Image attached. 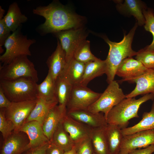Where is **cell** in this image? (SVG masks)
<instances>
[{"label":"cell","instance_id":"obj_1","mask_svg":"<svg viewBox=\"0 0 154 154\" xmlns=\"http://www.w3.org/2000/svg\"><path fill=\"white\" fill-rule=\"evenodd\" d=\"M33 13L43 17L44 23L39 27L43 34L54 33L80 27L84 17L75 14L65 6L54 1L46 6L34 9Z\"/></svg>","mask_w":154,"mask_h":154},{"label":"cell","instance_id":"obj_2","mask_svg":"<svg viewBox=\"0 0 154 154\" xmlns=\"http://www.w3.org/2000/svg\"><path fill=\"white\" fill-rule=\"evenodd\" d=\"M137 25L136 23L129 33L125 34L123 39L119 42H112L104 37L109 46L108 54L105 60L106 66L105 74L108 84L114 80L117 70L121 62L125 58L137 54V52L132 49L131 44Z\"/></svg>","mask_w":154,"mask_h":154},{"label":"cell","instance_id":"obj_3","mask_svg":"<svg viewBox=\"0 0 154 154\" xmlns=\"http://www.w3.org/2000/svg\"><path fill=\"white\" fill-rule=\"evenodd\" d=\"M154 99V93L145 94L137 99L126 98L109 112L106 118L107 124L116 125L121 129L127 127L130 119L139 117L138 112L141 105Z\"/></svg>","mask_w":154,"mask_h":154},{"label":"cell","instance_id":"obj_4","mask_svg":"<svg viewBox=\"0 0 154 154\" xmlns=\"http://www.w3.org/2000/svg\"><path fill=\"white\" fill-rule=\"evenodd\" d=\"M37 85L36 82L27 77L9 81L0 80V87L11 102L37 99Z\"/></svg>","mask_w":154,"mask_h":154},{"label":"cell","instance_id":"obj_5","mask_svg":"<svg viewBox=\"0 0 154 154\" xmlns=\"http://www.w3.org/2000/svg\"><path fill=\"white\" fill-rule=\"evenodd\" d=\"M20 26L11 34L6 40L5 53L0 56L2 65L7 64L15 58L22 56H31L30 46L36 42L35 40L28 39L23 35Z\"/></svg>","mask_w":154,"mask_h":154},{"label":"cell","instance_id":"obj_6","mask_svg":"<svg viewBox=\"0 0 154 154\" xmlns=\"http://www.w3.org/2000/svg\"><path fill=\"white\" fill-rule=\"evenodd\" d=\"M23 77L30 78L37 82L38 81L37 72L27 56L18 57L9 64L0 66V80H12Z\"/></svg>","mask_w":154,"mask_h":154},{"label":"cell","instance_id":"obj_7","mask_svg":"<svg viewBox=\"0 0 154 154\" xmlns=\"http://www.w3.org/2000/svg\"><path fill=\"white\" fill-rule=\"evenodd\" d=\"M125 98L126 95L118 83L114 80L109 84L104 92L87 110L94 113L102 112L106 119L112 109Z\"/></svg>","mask_w":154,"mask_h":154},{"label":"cell","instance_id":"obj_8","mask_svg":"<svg viewBox=\"0 0 154 154\" xmlns=\"http://www.w3.org/2000/svg\"><path fill=\"white\" fill-rule=\"evenodd\" d=\"M101 94L87 86L80 85L73 86L66 106L67 111L87 110Z\"/></svg>","mask_w":154,"mask_h":154},{"label":"cell","instance_id":"obj_9","mask_svg":"<svg viewBox=\"0 0 154 154\" xmlns=\"http://www.w3.org/2000/svg\"><path fill=\"white\" fill-rule=\"evenodd\" d=\"M37 100L11 102L8 107L4 108L6 117L14 124V131H19L35 107Z\"/></svg>","mask_w":154,"mask_h":154},{"label":"cell","instance_id":"obj_10","mask_svg":"<svg viewBox=\"0 0 154 154\" xmlns=\"http://www.w3.org/2000/svg\"><path fill=\"white\" fill-rule=\"evenodd\" d=\"M66 55V64L73 59L75 51L87 35L81 28L61 31L55 33Z\"/></svg>","mask_w":154,"mask_h":154},{"label":"cell","instance_id":"obj_11","mask_svg":"<svg viewBox=\"0 0 154 154\" xmlns=\"http://www.w3.org/2000/svg\"><path fill=\"white\" fill-rule=\"evenodd\" d=\"M151 145H154V129L138 132L123 136L119 154H129Z\"/></svg>","mask_w":154,"mask_h":154},{"label":"cell","instance_id":"obj_12","mask_svg":"<svg viewBox=\"0 0 154 154\" xmlns=\"http://www.w3.org/2000/svg\"><path fill=\"white\" fill-rule=\"evenodd\" d=\"M61 123L76 148L90 138L92 129L73 119L67 113L62 118Z\"/></svg>","mask_w":154,"mask_h":154},{"label":"cell","instance_id":"obj_13","mask_svg":"<svg viewBox=\"0 0 154 154\" xmlns=\"http://www.w3.org/2000/svg\"><path fill=\"white\" fill-rule=\"evenodd\" d=\"M29 143L25 133L14 131L4 140L0 154H22L29 149Z\"/></svg>","mask_w":154,"mask_h":154},{"label":"cell","instance_id":"obj_14","mask_svg":"<svg viewBox=\"0 0 154 154\" xmlns=\"http://www.w3.org/2000/svg\"><path fill=\"white\" fill-rule=\"evenodd\" d=\"M148 69L139 61L132 57H128L119 64L116 75L122 78L120 82L132 83L133 80L144 73Z\"/></svg>","mask_w":154,"mask_h":154},{"label":"cell","instance_id":"obj_15","mask_svg":"<svg viewBox=\"0 0 154 154\" xmlns=\"http://www.w3.org/2000/svg\"><path fill=\"white\" fill-rule=\"evenodd\" d=\"M67 114L92 129L105 127L108 124L104 115L100 113H94L87 110H79L67 111Z\"/></svg>","mask_w":154,"mask_h":154},{"label":"cell","instance_id":"obj_16","mask_svg":"<svg viewBox=\"0 0 154 154\" xmlns=\"http://www.w3.org/2000/svg\"><path fill=\"white\" fill-rule=\"evenodd\" d=\"M25 133L29 141V149L36 147L50 142L45 135L42 125L36 121L25 123L19 130Z\"/></svg>","mask_w":154,"mask_h":154},{"label":"cell","instance_id":"obj_17","mask_svg":"<svg viewBox=\"0 0 154 154\" xmlns=\"http://www.w3.org/2000/svg\"><path fill=\"white\" fill-rule=\"evenodd\" d=\"M66 113V107L58 104L47 114L42 126L45 135L50 141L55 129Z\"/></svg>","mask_w":154,"mask_h":154},{"label":"cell","instance_id":"obj_18","mask_svg":"<svg viewBox=\"0 0 154 154\" xmlns=\"http://www.w3.org/2000/svg\"><path fill=\"white\" fill-rule=\"evenodd\" d=\"M46 63L49 69L48 72L56 81L66 65L65 54L58 39L55 50L48 57Z\"/></svg>","mask_w":154,"mask_h":154},{"label":"cell","instance_id":"obj_19","mask_svg":"<svg viewBox=\"0 0 154 154\" xmlns=\"http://www.w3.org/2000/svg\"><path fill=\"white\" fill-rule=\"evenodd\" d=\"M136 86L126 98H133L141 94L154 93V68L148 69L143 74L133 81Z\"/></svg>","mask_w":154,"mask_h":154},{"label":"cell","instance_id":"obj_20","mask_svg":"<svg viewBox=\"0 0 154 154\" xmlns=\"http://www.w3.org/2000/svg\"><path fill=\"white\" fill-rule=\"evenodd\" d=\"M116 7L118 11L123 14L133 16L139 26L145 24V19L143 11L145 7L141 1L125 0L123 3L118 1Z\"/></svg>","mask_w":154,"mask_h":154},{"label":"cell","instance_id":"obj_21","mask_svg":"<svg viewBox=\"0 0 154 154\" xmlns=\"http://www.w3.org/2000/svg\"><path fill=\"white\" fill-rule=\"evenodd\" d=\"M37 98L47 102H58L56 92L55 81L48 72L43 82L40 84H37Z\"/></svg>","mask_w":154,"mask_h":154},{"label":"cell","instance_id":"obj_22","mask_svg":"<svg viewBox=\"0 0 154 154\" xmlns=\"http://www.w3.org/2000/svg\"><path fill=\"white\" fill-rule=\"evenodd\" d=\"M106 66L105 60L98 58L96 60L85 63L84 74L80 85L87 86L95 78L106 74Z\"/></svg>","mask_w":154,"mask_h":154},{"label":"cell","instance_id":"obj_23","mask_svg":"<svg viewBox=\"0 0 154 154\" xmlns=\"http://www.w3.org/2000/svg\"><path fill=\"white\" fill-rule=\"evenodd\" d=\"M3 19L7 27L13 32L16 31L21 24L26 22L28 20L27 17L21 13L16 2L9 5L7 13Z\"/></svg>","mask_w":154,"mask_h":154},{"label":"cell","instance_id":"obj_24","mask_svg":"<svg viewBox=\"0 0 154 154\" xmlns=\"http://www.w3.org/2000/svg\"><path fill=\"white\" fill-rule=\"evenodd\" d=\"M106 135L110 154H119L123 136L118 126L108 124Z\"/></svg>","mask_w":154,"mask_h":154},{"label":"cell","instance_id":"obj_25","mask_svg":"<svg viewBox=\"0 0 154 154\" xmlns=\"http://www.w3.org/2000/svg\"><path fill=\"white\" fill-rule=\"evenodd\" d=\"M154 129V102L152 104L150 112H144L142 119L134 125L121 129L123 136L138 132Z\"/></svg>","mask_w":154,"mask_h":154},{"label":"cell","instance_id":"obj_26","mask_svg":"<svg viewBox=\"0 0 154 154\" xmlns=\"http://www.w3.org/2000/svg\"><path fill=\"white\" fill-rule=\"evenodd\" d=\"M58 104V103L57 102H47L40 98H37L36 104L25 123L36 121L42 125L50 110Z\"/></svg>","mask_w":154,"mask_h":154},{"label":"cell","instance_id":"obj_27","mask_svg":"<svg viewBox=\"0 0 154 154\" xmlns=\"http://www.w3.org/2000/svg\"><path fill=\"white\" fill-rule=\"evenodd\" d=\"M85 63L73 59L66 64L62 72L73 86L80 84L85 69Z\"/></svg>","mask_w":154,"mask_h":154},{"label":"cell","instance_id":"obj_28","mask_svg":"<svg viewBox=\"0 0 154 154\" xmlns=\"http://www.w3.org/2000/svg\"><path fill=\"white\" fill-rule=\"evenodd\" d=\"M106 127L92 129L90 138L94 152L96 154H110L106 135Z\"/></svg>","mask_w":154,"mask_h":154},{"label":"cell","instance_id":"obj_29","mask_svg":"<svg viewBox=\"0 0 154 154\" xmlns=\"http://www.w3.org/2000/svg\"><path fill=\"white\" fill-rule=\"evenodd\" d=\"M55 84L58 104L66 107L73 86L63 73L57 78Z\"/></svg>","mask_w":154,"mask_h":154},{"label":"cell","instance_id":"obj_30","mask_svg":"<svg viewBox=\"0 0 154 154\" xmlns=\"http://www.w3.org/2000/svg\"><path fill=\"white\" fill-rule=\"evenodd\" d=\"M51 142L60 147L65 152L70 150L74 146L71 139L64 128L61 122L55 129Z\"/></svg>","mask_w":154,"mask_h":154},{"label":"cell","instance_id":"obj_31","mask_svg":"<svg viewBox=\"0 0 154 154\" xmlns=\"http://www.w3.org/2000/svg\"><path fill=\"white\" fill-rule=\"evenodd\" d=\"M73 59L86 63L96 60L98 58L91 52L90 49V42L86 39L83 40L76 48Z\"/></svg>","mask_w":154,"mask_h":154},{"label":"cell","instance_id":"obj_32","mask_svg":"<svg viewBox=\"0 0 154 154\" xmlns=\"http://www.w3.org/2000/svg\"><path fill=\"white\" fill-rule=\"evenodd\" d=\"M135 58L147 68H154V51L146 48L137 52Z\"/></svg>","mask_w":154,"mask_h":154},{"label":"cell","instance_id":"obj_33","mask_svg":"<svg viewBox=\"0 0 154 154\" xmlns=\"http://www.w3.org/2000/svg\"><path fill=\"white\" fill-rule=\"evenodd\" d=\"M143 12L145 19V29L151 33L153 37L151 44L146 48L154 51V13L152 10L150 9H147L145 7L143 9Z\"/></svg>","mask_w":154,"mask_h":154},{"label":"cell","instance_id":"obj_34","mask_svg":"<svg viewBox=\"0 0 154 154\" xmlns=\"http://www.w3.org/2000/svg\"><path fill=\"white\" fill-rule=\"evenodd\" d=\"M14 126L12 122L5 116L4 109H0V131L4 140L14 131Z\"/></svg>","mask_w":154,"mask_h":154},{"label":"cell","instance_id":"obj_35","mask_svg":"<svg viewBox=\"0 0 154 154\" xmlns=\"http://www.w3.org/2000/svg\"><path fill=\"white\" fill-rule=\"evenodd\" d=\"M77 154H93L94 151L90 138L82 143L76 148Z\"/></svg>","mask_w":154,"mask_h":154},{"label":"cell","instance_id":"obj_36","mask_svg":"<svg viewBox=\"0 0 154 154\" xmlns=\"http://www.w3.org/2000/svg\"><path fill=\"white\" fill-rule=\"evenodd\" d=\"M11 31L5 25L3 19H0V52L3 51L2 46L4 45L5 42L11 35Z\"/></svg>","mask_w":154,"mask_h":154},{"label":"cell","instance_id":"obj_37","mask_svg":"<svg viewBox=\"0 0 154 154\" xmlns=\"http://www.w3.org/2000/svg\"><path fill=\"white\" fill-rule=\"evenodd\" d=\"M50 142L36 147L29 149L22 154H46V151Z\"/></svg>","mask_w":154,"mask_h":154},{"label":"cell","instance_id":"obj_38","mask_svg":"<svg viewBox=\"0 0 154 154\" xmlns=\"http://www.w3.org/2000/svg\"><path fill=\"white\" fill-rule=\"evenodd\" d=\"M64 151L60 147L50 141L46 152V154H64Z\"/></svg>","mask_w":154,"mask_h":154},{"label":"cell","instance_id":"obj_39","mask_svg":"<svg viewBox=\"0 0 154 154\" xmlns=\"http://www.w3.org/2000/svg\"><path fill=\"white\" fill-rule=\"evenodd\" d=\"M11 102L5 94L2 89L0 87V108H6L11 104Z\"/></svg>","mask_w":154,"mask_h":154},{"label":"cell","instance_id":"obj_40","mask_svg":"<svg viewBox=\"0 0 154 154\" xmlns=\"http://www.w3.org/2000/svg\"><path fill=\"white\" fill-rule=\"evenodd\" d=\"M153 152L154 145H151L146 148L135 150L129 154H152Z\"/></svg>","mask_w":154,"mask_h":154},{"label":"cell","instance_id":"obj_41","mask_svg":"<svg viewBox=\"0 0 154 154\" xmlns=\"http://www.w3.org/2000/svg\"><path fill=\"white\" fill-rule=\"evenodd\" d=\"M64 154H77L76 147L74 146L70 150L64 152Z\"/></svg>","mask_w":154,"mask_h":154},{"label":"cell","instance_id":"obj_42","mask_svg":"<svg viewBox=\"0 0 154 154\" xmlns=\"http://www.w3.org/2000/svg\"><path fill=\"white\" fill-rule=\"evenodd\" d=\"M5 12V11L0 6V19L3 18L4 17L3 15Z\"/></svg>","mask_w":154,"mask_h":154},{"label":"cell","instance_id":"obj_43","mask_svg":"<svg viewBox=\"0 0 154 154\" xmlns=\"http://www.w3.org/2000/svg\"><path fill=\"white\" fill-rule=\"evenodd\" d=\"M93 154H96V153L94 152L93 153Z\"/></svg>","mask_w":154,"mask_h":154}]
</instances>
